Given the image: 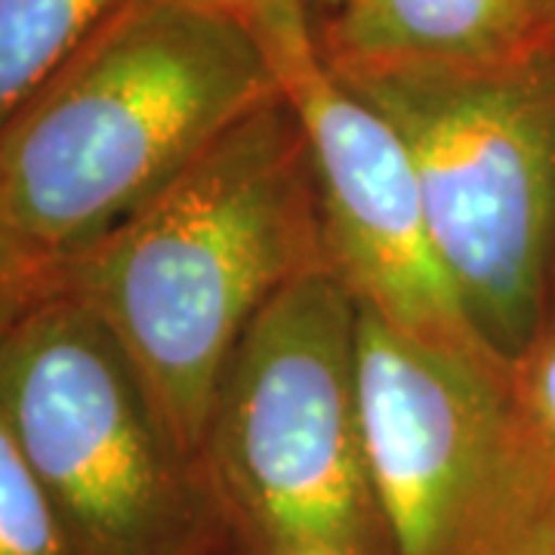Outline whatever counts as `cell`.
<instances>
[{
  "label": "cell",
  "instance_id": "11",
  "mask_svg": "<svg viewBox=\"0 0 555 555\" xmlns=\"http://www.w3.org/2000/svg\"><path fill=\"white\" fill-rule=\"evenodd\" d=\"M521 429L555 481V318H546L528 352L509 367Z\"/></svg>",
  "mask_w": 555,
  "mask_h": 555
},
{
  "label": "cell",
  "instance_id": "10",
  "mask_svg": "<svg viewBox=\"0 0 555 555\" xmlns=\"http://www.w3.org/2000/svg\"><path fill=\"white\" fill-rule=\"evenodd\" d=\"M0 555H80L0 414Z\"/></svg>",
  "mask_w": 555,
  "mask_h": 555
},
{
  "label": "cell",
  "instance_id": "14",
  "mask_svg": "<svg viewBox=\"0 0 555 555\" xmlns=\"http://www.w3.org/2000/svg\"><path fill=\"white\" fill-rule=\"evenodd\" d=\"M195 3H201V7H214V10H222V13H238V16H244L247 10H254L262 0H195ZM321 3L334 7L337 0H321Z\"/></svg>",
  "mask_w": 555,
  "mask_h": 555
},
{
  "label": "cell",
  "instance_id": "16",
  "mask_svg": "<svg viewBox=\"0 0 555 555\" xmlns=\"http://www.w3.org/2000/svg\"><path fill=\"white\" fill-rule=\"evenodd\" d=\"M287 555H334V553H318V550H302V553H287Z\"/></svg>",
  "mask_w": 555,
  "mask_h": 555
},
{
  "label": "cell",
  "instance_id": "1",
  "mask_svg": "<svg viewBox=\"0 0 555 555\" xmlns=\"http://www.w3.org/2000/svg\"><path fill=\"white\" fill-rule=\"evenodd\" d=\"M315 179L284 96L259 105L56 278L118 334L204 460L219 383L284 284L324 262Z\"/></svg>",
  "mask_w": 555,
  "mask_h": 555
},
{
  "label": "cell",
  "instance_id": "8",
  "mask_svg": "<svg viewBox=\"0 0 555 555\" xmlns=\"http://www.w3.org/2000/svg\"><path fill=\"white\" fill-rule=\"evenodd\" d=\"M318 38L339 72L491 65L550 47L537 0H337Z\"/></svg>",
  "mask_w": 555,
  "mask_h": 555
},
{
  "label": "cell",
  "instance_id": "12",
  "mask_svg": "<svg viewBox=\"0 0 555 555\" xmlns=\"http://www.w3.org/2000/svg\"><path fill=\"white\" fill-rule=\"evenodd\" d=\"M56 281V266L28 244L0 195V331Z\"/></svg>",
  "mask_w": 555,
  "mask_h": 555
},
{
  "label": "cell",
  "instance_id": "7",
  "mask_svg": "<svg viewBox=\"0 0 555 555\" xmlns=\"http://www.w3.org/2000/svg\"><path fill=\"white\" fill-rule=\"evenodd\" d=\"M244 20L306 139L331 266L361 306L398 331L485 352L438 259L404 139L339 78L306 0H262Z\"/></svg>",
  "mask_w": 555,
  "mask_h": 555
},
{
  "label": "cell",
  "instance_id": "4",
  "mask_svg": "<svg viewBox=\"0 0 555 555\" xmlns=\"http://www.w3.org/2000/svg\"><path fill=\"white\" fill-rule=\"evenodd\" d=\"M0 414L80 555H207L222 506L204 460L60 278L0 331Z\"/></svg>",
  "mask_w": 555,
  "mask_h": 555
},
{
  "label": "cell",
  "instance_id": "2",
  "mask_svg": "<svg viewBox=\"0 0 555 555\" xmlns=\"http://www.w3.org/2000/svg\"><path fill=\"white\" fill-rule=\"evenodd\" d=\"M278 80L238 13L130 0L0 130V195L53 266L142 210Z\"/></svg>",
  "mask_w": 555,
  "mask_h": 555
},
{
  "label": "cell",
  "instance_id": "3",
  "mask_svg": "<svg viewBox=\"0 0 555 555\" xmlns=\"http://www.w3.org/2000/svg\"><path fill=\"white\" fill-rule=\"evenodd\" d=\"M339 78L404 139L460 309L485 352L513 367L546 324L555 47L491 65L367 68Z\"/></svg>",
  "mask_w": 555,
  "mask_h": 555
},
{
  "label": "cell",
  "instance_id": "6",
  "mask_svg": "<svg viewBox=\"0 0 555 555\" xmlns=\"http://www.w3.org/2000/svg\"><path fill=\"white\" fill-rule=\"evenodd\" d=\"M358 312L364 463L392 555L528 553L555 481L521 429L509 367Z\"/></svg>",
  "mask_w": 555,
  "mask_h": 555
},
{
  "label": "cell",
  "instance_id": "15",
  "mask_svg": "<svg viewBox=\"0 0 555 555\" xmlns=\"http://www.w3.org/2000/svg\"><path fill=\"white\" fill-rule=\"evenodd\" d=\"M537 7H540V20H543L546 43L555 47V0H537Z\"/></svg>",
  "mask_w": 555,
  "mask_h": 555
},
{
  "label": "cell",
  "instance_id": "13",
  "mask_svg": "<svg viewBox=\"0 0 555 555\" xmlns=\"http://www.w3.org/2000/svg\"><path fill=\"white\" fill-rule=\"evenodd\" d=\"M525 555H555V500L550 503L546 516L540 518V525H537Z\"/></svg>",
  "mask_w": 555,
  "mask_h": 555
},
{
  "label": "cell",
  "instance_id": "9",
  "mask_svg": "<svg viewBox=\"0 0 555 555\" xmlns=\"http://www.w3.org/2000/svg\"><path fill=\"white\" fill-rule=\"evenodd\" d=\"M130 0H0V130Z\"/></svg>",
  "mask_w": 555,
  "mask_h": 555
},
{
  "label": "cell",
  "instance_id": "5",
  "mask_svg": "<svg viewBox=\"0 0 555 555\" xmlns=\"http://www.w3.org/2000/svg\"><path fill=\"white\" fill-rule=\"evenodd\" d=\"M358 318L356 294L324 259L266 302L219 383L204 466L219 506L275 555L367 550L377 509L361 436Z\"/></svg>",
  "mask_w": 555,
  "mask_h": 555
}]
</instances>
